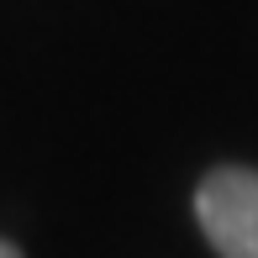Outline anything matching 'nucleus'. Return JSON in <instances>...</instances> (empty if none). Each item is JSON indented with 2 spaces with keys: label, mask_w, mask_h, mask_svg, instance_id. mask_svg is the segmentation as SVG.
I'll list each match as a JSON object with an SVG mask.
<instances>
[{
  "label": "nucleus",
  "mask_w": 258,
  "mask_h": 258,
  "mask_svg": "<svg viewBox=\"0 0 258 258\" xmlns=\"http://www.w3.org/2000/svg\"><path fill=\"white\" fill-rule=\"evenodd\" d=\"M195 216L221 258H258V169H211L195 190Z\"/></svg>",
  "instance_id": "f257e3e1"
},
{
  "label": "nucleus",
  "mask_w": 258,
  "mask_h": 258,
  "mask_svg": "<svg viewBox=\"0 0 258 258\" xmlns=\"http://www.w3.org/2000/svg\"><path fill=\"white\" fill-rule=\"evenodd\" d=\"M0 258H21V253H16V248H11V242H0Z\"/></svg>",
  "instance_id": "f03ea898"
}]
</instances>
